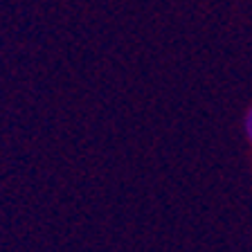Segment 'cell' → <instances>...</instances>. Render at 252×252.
<instances>
[{
    "label": "cell",
    "instance_id": "obj_1",
    "mask_svg": "<svg viewBox=\"0 0 252 252\" xmlns=\"http://www.w3.org/2000/svg\"><path fill=\"white\" fill-rule=\"evenodd\" d=\"M243 133H246V140L252 144V106L248 108L246 117H243Z\"/></svg>",
    "mask_w": 252,
    "mask_h": 252
}]
</instances>
